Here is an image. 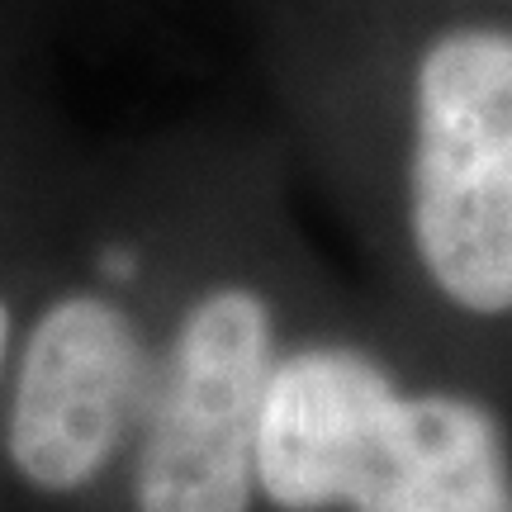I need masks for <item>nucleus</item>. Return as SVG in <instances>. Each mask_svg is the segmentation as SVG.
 Here are the masks:
<instances>
[{
  "mask_svg": "<svg viewBox=\"0 0 512 512\" xmlns=\"http://www.w3.org/2000/svg\"><path fill=\"white\" fill-rule=\"evenodd\" d=\"M10 351H15V309L0 294V384H5V370H10Z\"/></svg>",
  "mask_w": 512,
  "mask_h": 512,
  "instance_id": "39448f33",
  "label": "nucleus"
},
{
  "mask_svg": "<svg viewBox=\"0 0 512 512\" xmlns=\"http://www.w3.org/2000/svg\"><path fill=\"white\" fill-rule=\"evenodd\" d=\"M285 347V299L266 275L204 271L162 323L114 512H252L256 422Z\"/></svg>",
  "mask_w": 512,
  "mask_h": 512,
  "instance_id": "20e7f679",
  "label": "nucleus"
},
{
  "mask_svg": "<svg viewBox=\"0 0 512 512\" xmlns=\"http://www.w3.org/2000/svg\"><path fill=\"white\" fill-rule=\"evenodd\" d=\"M252 512H512V413L361 332H299L271 375Z\"/></svg>",
  "mask_w": 512,
  "mask_h": 512,
  "instance_id": "f257e3e1",
  "label": "nucleus"
},
{
  "mask_svg": "<svg viewBox=\"0 0 512 512\" xmlns=\"http://www.w3.org/2000/svg\"><path fill=\"white\" fill-rule=\"evenodd\" d=\"M147 280L143 242L105 238L91 275L15 332L0 384V512H114L162 347Z\"/></svg>",
  "mask_w": 512,
  "mask_h": 512,
  "instance_id": "f03ea898",
  "label": "nucleus"
},
{
  "mask_svg": "<svg viewBox=\"0 0 512 512\" xmlns=\"http://www.w3.org/2000/svg\"><path fill=\"white\" fill-rule=\"evenodd\" d=\"M403 261L465 328L512 323V34L456 29L418 62L399 181Z\"/></svg>",
  "mask_w": 512,
  "mask_h": 512,
  "instance_id": "7ed1b4c3",
  "label": "nucleus"
}]
</instances>
